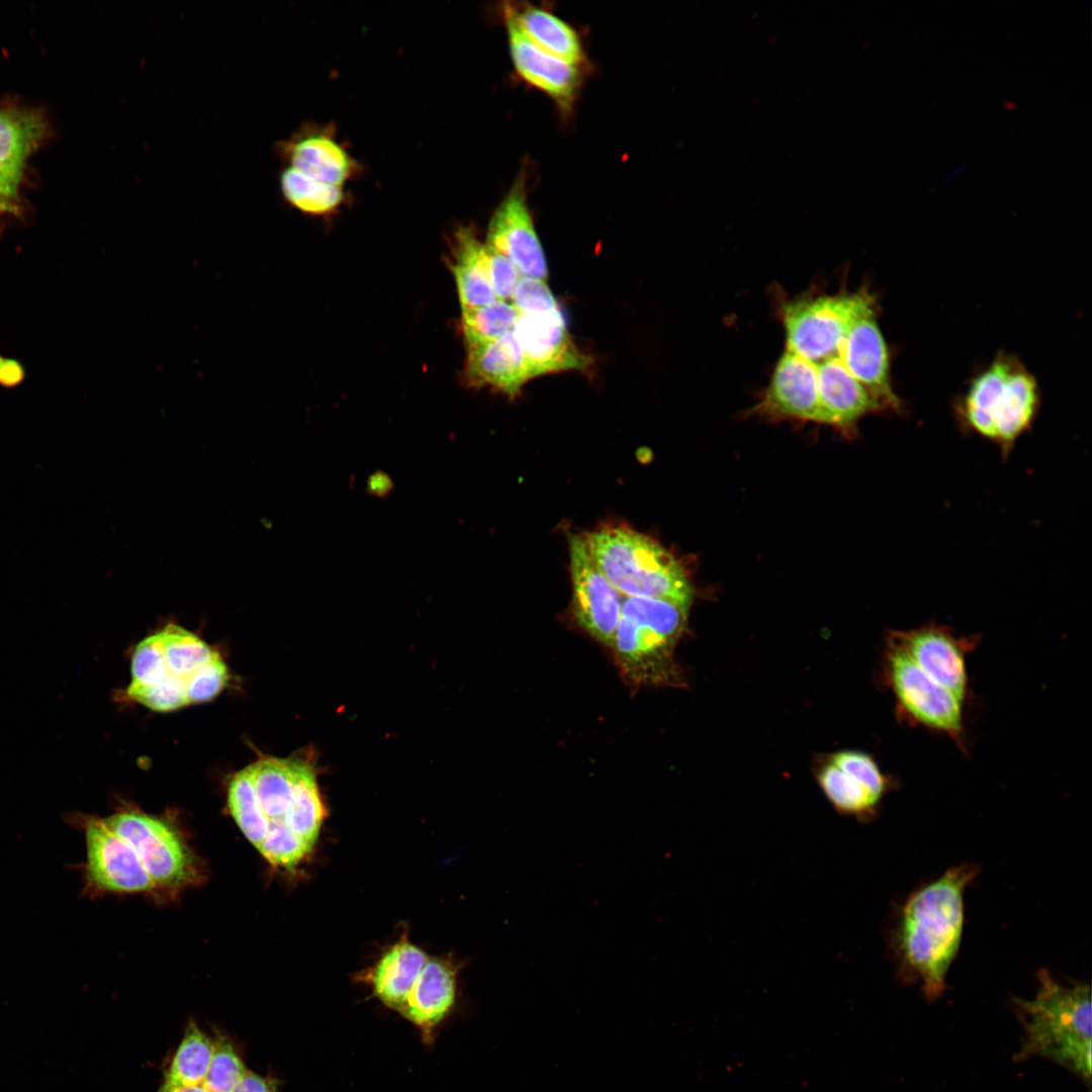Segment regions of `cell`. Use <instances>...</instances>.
I'll return each instance as SVG.
<instances>
[{
	"label": "cell",
	"instance_id": "6da1fadb",
	"mask_svg": "<svg viewBox=\"0 0 1092 1092\" xmlns=\"http://www.w3.org/2000/svg\"><path fill=\"white\" fill-rule=\"evenodd\" d=\"M228 807L259 853L288 871L312 851L325 817L314 768L301 758L267 756L239 770Z\"/></svg>",
	"mask_w": 1092,
	"mask_h": 1092
},
{
	"label": "cell",
	"instance_id": "7a4b0ae2",
	"mask_svg": "<svg viewBox=\"0 0 1092 1092\" xmlns=\"http://www.w3.org/2000/svg\"><path fill=\"white\" fill-rule=\"evenodd\" d=\"M130 671L127 698L156 712L208 702L222 692L229 680L219 653L174 623L136 645Z\"/></svg>",
	"mask_w": 1092,
	"mask_h": 1092
},
{
	"label": "cell",
	"instance_id": "3957f363",
	"mask_svg": "<svg viewBox=\"0 0 1092 1092\" xmlns=\"http://www.w3.org/2000/svg\"><path fill=\"white\" fill-rule=\"evenodd\" d=\"M976 876L971 866L952 867L916 890L904 904L896 929L902 967L914 975L929 1000L945 989V978L962 941L964 895Z\"/></svg>",
	"mask_w": 1092,
	"mask_h": 1092
},
{
	"label": "cell",
	"instance_id": "277c9868",
	"mask_svg": "<svg viewBox=\"0 0 1092 1092\" xmlns=\"http://www.w3.org/2000/svg\"><path fill=\"white\" fill-rule=\"evenodd\" d=\"M1038 982L1032 999L1015 1002L1024 1029L1016 1060L1043 1057L1089 1081L1092 1043L1089 985H1063L1045 970L1038 973Z\"/></svg>",
	"mask_w": 1092,
	"mask_h": 1092
},
{
	"label": "cell",
	"instance_id": "5b68a950",
	"mask_svg": "<svg viewBox=\"0 0 1092 1092\" xmlns=\"http://www.w3.org/2000/svg\"><path fill=\"white\" fill-rule=\"evenodd\" d=\"M1039 406L1034 376L1015 356L1001 353L971 380L954 415L964 432L993 443L1007 458L1033 426Z\"/></svg>",
	"mask_w": 1092,
	"mask_h": 1092
},
{
	"label": "cell",
	"instance_id": "8992f818",
	"mask_svg": "<svg viewBox=\"0 0 1092 1092\" xmlns=\"http://www.w3.org/2000/svg\"><path fill=\"white\" fill-rule=\"evenodd\" d=\"M689 608L661 599L624 598L612 649L623 677L633 688L681 684L674 649Z\"/></svg>",
	"mask_w": 1092,
	"mask_h": 1092
},
{
	"label": "cell",
	"instance_id": "52a82bcc",
	"mask_svg": "<svg viewBox=\"0 0 1092 1092\" xmlns=\"http://www.w3.org/2000/svg\"><path fill=\"white\" fill-rule=\"evenodd\" d=\"M584 538L598 568L624 597L691 605L694 592L684 567L650 537L613 526Z\"/></svg>",
	"mask_w": 1092,
	"mask_h": 1092
},
{
	"label": "cell",
	"instance_id": "ba28073f",
	"mask_svg": "<svg viewBox=\"0 0 1092 1092\" xmlns=\"http://www.w3.org/2000/svg\"><path fill=\"white\" fill-rule=\"evenodd\" d=\"M881 674L885 687L893 696L895 714L900 723L942 734L952 740L964 755L970 753L966 702L932 680L887 639Z\"/></svg>",
	"mask_w": 1092,
	"mask_h": 1092
},
{
	"label": "cell",
	"instance_id": "9c48e42d",
	"mask_svg": "<svg viewBox=\"0 0 1092 1092\" xmlns=\"http://www.w3.org/2000/svg\"><path fill=\"white\" fill-rule=\"evenodd\" d=\"M876 299L871 290L862 287L784 301L780 316L785 331V349L809 363L832 356L852 320Z\"/></svg>",
	"mask_w": 1092,
	"mask_h": 1092
},
{
	"label": "cell",
	"instance_id": "30bf717a",
	"mask_svg": "<svg viewBox=\"0 0 1092 1092\" xmlns=\"http://www.w3.org/2000/svg\"><path fill=\"white\" fill-rule=\"evenodd\" d=\"M100 819L128 842L155 891L180 890L197 881L195 855L172 824L131 810Z\"/></svg>",
	"mask_w": 1092,
	"mask_h": 1092
},
{
	"label": "cell",
	"instance_id": "8fae6325",
	"mask_svg": "<svg viewBox=\"0 0 1092 1092\" xmlns=\"http://www.w3.org/2000/svg\"><path fill=\"white\" fill-rule=\"evenodd\" d=\"M885 639L896 645L924 673L968 705L973 699L968 656L981 641L980 634L959 636L948 626L926 623L905 630H890Z\"/></svg>",
	"mask_w": 1092,
	"mask_h": 1092
},
{
	"label": "cell",
	"instance_id": "7c38bea8",
	"mask_svg": "<svg viewBox=\"0 0 1092 1092\" xmlns=\"http://www.w3.org/2000/svg\"><path fill=\"white\" fill-rule=\"evenodd\" d=\"M568 550L575 620L592 638L612 648L625 597L598 568L584 536L571 535Z\"/></svg>",
	"mask_w": 1092,
	"mask_h": 1092
},
{
	"label": "cell",
	"instance_id": "4fadbf2b",
	"mask_svg": "<svg viewBox=\"0 0 1092 1092\" xmlns=\"http://www.w3.org/2000/svg\"><path fill=\"white\" fill-rule=\"evenodd\" d=\"M878 314L876 299L852 320L837 354L848 372L885 411L900 413L903 403L892 385L890 352L878 323Z\"/></svg>",
	"mask_w": 1092,
	"mask_h": 1092
},
{
	"label": "cell",
	"instance_id": "5bb4252c",
	"mask_svg": "<svg viewBox=\"0 0 1092 1092\" xmlns=\"http://www.w3.org/2000/svg\"><path fill=\"white\" fill-rule=\"evenodd\" d=\"M526 181L520 173L494 210L486 244L506 256L522 276L547 281L546 258L528 207Z\"/></svg>",
	"mask_w": 1092,
	"mask_h": 1092
},
{
	"label": "cell",
	"instance_id": "9a60e30c",
	"mask_svg": "<svg viewBox=\"0 0 1092 1092\" xmlns=\"http://www.w3.org/2000/svg\"><path fill=\"white\" fill-rule=\"evenodd\" d=\"M513 331L533 378L564 371L590 372L593 360L573 342L560 308L520 313Z\"/></svg>",
	"mask_w": 1092,
	"mask_h": 1092
},
{
	"label": "cell",
	"instance_id": "2e32d148",
	"mask_svg": "<svg viewBox=\"0 0 1092 1092\" xmlns=\"http://www.w3.org/2000/svg\"><path fill=\"white\" fill-rule=\"evenodd\" d=\"M511 60L517 74L563 111L572 108L582 83L581 65L558 58L532 42L503 10Z\"/></svg>",
	"mask_w": 1092,
	"mask_h": 1092
},
{
	"label": "cell",
	"instance_id": "e0dca14e",
	"mask_svg": "<svg viewBox=\"0 0 1092 1092\" xmlns=\"http://www.w3.org/2000/svg\"><path fill=\"white\" fill-rule=\"evenodd\" d=\"M751 414L771 420L817 422L818 392L814 367L785 349Z\"/></svg>",
	"mask_w": 1092,
	"mask_h": 1092
},
{
	"label": "cell",
	"instance_id": "ac0fdd59",
	"mask_svg": "<svg viewBox=\"0 0 1092 1092\" xmlns=\"http://www.w3.org/2000/svg\"><path fill=\"white\" fill-rule=\"evenodd\" d=\"M810 364L817 376V423L831 425L850 434L856 430L857 423L863 417L885 411L848 372L837 352L822 361Z\"/></svg>",
	"mask_w": 1092,
	"mask_h": 1092
},
{
	"label": "cell",
	"instance_id": "d6986e66",
	"mask_svg": "<svg viewBox=\"0 0 1092 1092\" xmlns=\"http://www.w3.org/2000/svg\"><path fill=\"white\" fill-rule=\"evenodd\" d=\"M285 167L323 183L343 187L359 171L357 161L332 129L305 126L279 146Z\"/></svg>",
	"mask_w": 1092,
	"mask_h": 1092
},
{
	"label": "cell",
	"instance_id": "ffe728a7",
	"mask_svg": "<svg viewBox=\"0 0 1092 1092\" xmlns=\"http://www.w3.org/2000/svg\"><path fill=\"white\" fill-rule=\"evenodd\" d=\"M455 999L454 967L444 960L429 957L398 1013L419 1030L425 1043L431 1044Z\"/></svg>",
	"mask_w": 1092,
	"mask_h": 1092
},
{
	"label": "cell",
	"instance_id": "44dd1931",
	"mask_svg": "<svg viewBox=\"0 0 1092 1092\" xmlns=\"http://www.w3.org/2000/svg\"><path fill=\"white\" fill-rule=\"evenodd\" d=\"M465 377L472 386H490L510 397L517 396L533 378L513 330L468 350Z\"/></svg>",
	"mask_w": 1092,
	"mask_h": 1092
},
{
	"label": "cell",
	"instance_id": "7402d4cb",
	"mask_svg": "<svg viewBox=\"0 0 1092 1092\" xmlns=\"http://www.w3.org/2000/svg\"><path fill=\"white\" fill-rule=\"evenodd\" d=\"M42 114L32 108H0V185L18 194L28 157L47 131Z\"/></svg>",
	"mask_w": 1092,
	"mask_h": 1092
},
{
	"label": "cell",
	"instance_id": "603a6c76",
	"mask_svg": "<svg viewBox=\"0 0 1092 1092\" xmlns=\"http://www.w3.org/2000/svg\"><path fill=\"white\" fill-rule=\"evenodd\" d=\"M429 956L407 939L393 944L366 977L373 995L399 1012Z\"/></svg>",
	"mask_w": 1092,
	"mask_h": 1092
},
{
	"label": "cell",
	"instance_id": "cb8c5ba5",
	"mask_svg": "<svg viewBox=\"0 0 1092 1092\" xmlns=\"http://www.w3.org/2000/svg\"><path fill=\"white\" fill-rule=\"evenodd\" d=\"M521 31L540 49L571 63L582 65L585 60L581 39L575 29L549 10L524 4L503 7Z\"/></svg>",
	"mask_w": 1092,
	"mask_h": 1092
},
{
	"label": "cell",
	"instance_id": "d4e9b609",
	"mask_svg": "<svg viewBox=\"0 0 1092 1092\" xmlns=\"http://www.w3.org/2000/svg\"><path fill=\"white\" fill-rule=\"evenodd\" d=\"M455 243L452 269L461 309L481 307L497 300L480 259L481 243L471 228H460Z\"/></svg>",
	"mask_w": 1092,
	"mask_h": 1092
},
{
	"label": "cell",
	"instance_id": "484cf974",
	"mask_svg": "<svg viewBox=\"0 0 1092 1092\" xmlns=\"http://www.w3.org/2000/svg\"><path fill=\"white\" fill-rule=\"evenodd\" d=\"M213 1037L190 1020L168 1067L164 1082L192 1086L202 1084L213 1055Z\"/></svg>",
	"mask_w": 1092,
	"mask_h": 1092
},
{
	"label": "cell",
	"instance_id": "4316f807",
	"mask_svg": "<svg viewBox=\"0 0 1092 1092\" xmlns=\"http://www.w3.org/2000/svg\"><path fill=\"white\" fill-rule=\"evenodd\" d=\"M815 776L826 799L842 815L860 819L873 817L882 801L830 758L818 765Z\"/></svg>",
	"mask_w": 1092,
	"mask_h": 1092
},
{
	"label": "cell",
	"instance_id": "83f0119b",
	"mask_svg": "<svg viewBox=\"0 0 1092 1092\" xmlns=\"http://www.w3.org/2000/svg\"><path fill=\"white\" fill-rule=\"evenodd\" d=\"M279 181L284 199L307 214L330 213L345 199L343 187L311 179L289 167H284Z\"/></svg>",
	"mask_w": 1092,
	"mask_h": 1092
},
{
	"label": "cell",
	"instance_id": "f1b7e54d",
	"mask_svg": "<svg viewBox=\"0 0 1092 1092\" xmlns=\"http://www.w3.org/2000/svg\"><path fill=\"white\" fill-rule=\"evenodd\" d=\"M461 327L467 350L495 341L509 331L520 314L510 301L461 309Z\"/></svg>",
	"mask_w": 1092,
	"mask_h": 1092
},
{
	"label": "cell",
	"instance_id": "f546056e",
	"mask_svg": "<svg viewBox=\"0 0 1092 1092\" xmlns=\"http://www.w3.org/2000/svg\"><path fill=\"white\" fill-rule=\"evenodd\" d=\"M214 1050L202 1085L209 1092H231L242 1080L248 1069L234 1041L215 1030Z\"/></svg>",
	"mask_w": 1092,
	"mask_h": 1092
},
{
	"label": "cell",
	"instance_id": "4dcf8cb0",
	"mask_svg": "<svg viewBox=\"0 0 1092 1092\" xmlns=\"http://www.w3.org/2000/svg\"><path fill=\"white\" fill-rule=\"evenodd\" d=\"M830 759L873 795L882 800L894 786L893 779L884 774L875 758L859 750H841Z\"/></svg>",
	"mask_w": 1092,
	"mask_h": 1092
},
{
	"label": "cell",
	"instance_id": "1f68e13d",
	"mask_svg": "<svg viewBox=\"0 0 1092 1092\" xmlns=\"http://www.w3.org/2000/svg\"><path fill=\"white\" fill-rule=\"evenodd\" d=\"M480 259L496 299L510 301L522 276L516 266L486 243L480 246Z\"/></svg>",
	"mask_w": 1092,
	"mask_h": 1092
},
{
	"label": "cell",
	"instance_id": "d6a6232c",
	"mask_svg": "<svg viewBox=\"0 0 1092 1092\" xmlns=\"http://www.w3.org/2000/svg\"><path fill=\"white\" fill-rule=\"evenodd\" d=\"M511 303L520 313H544L559 309L546 281L528 276H521Z\"/></svg>",
	"mask_w": 1092,
	"mask_h": 1092
},
{
	"label": "cell",
	"instance_id": "836d02e7",
	"mask_svg": "<svg viewBox=\"0 0 1092 1092\" xmlns=\"http://www.w3.org/2000/svg\"><path fill=\"white\" fill-rule=\"evenodd\" d=\"M278 1086L276 1079L248 1070L231 1092H278Z\"/></svg>",
	"mask_w": 1092,
	"mask_h": 1092
},
{
	"label": "cell",
	"instance_id": "e575fe53",
	"mask_svg": "<svg viewBox=\"0 0 1092 1092\" xmlns=\"http://www.w3.org/2000/svg\"><path fill=\"white\" fill-rule=\"evenodd\" d=\"M24 377L25 371L20 362L0 355V385L15 387L23 381Z\"/></svg>",
	"mask_w": 1092,
	"mask_h": 1092
},
{
	"label": "cell",
	"instance_id": "d590c367",
	"mask_svg": "<svg viewBox=\"0 0 1092 1092\" xmlns=\"http://www.w3.org/2000/svg\"><path fill=\"white\" fill-rule=\"evenodd\" d=\"M18 194L0 185V214L17 212Z\"/></svg>",
	"mask_w": 1092,
	"mask_h": 1092
},
{
	"label": "cell",
	"instance_id": "8d00e7d4",
	"mask_svg": "<svg viewBox=\"0 0 1092 1092\" xmlns=\"http://www.w3.org/2000/svg\"><path fill=\"white\" fill-rule=\"evenodd\" d=\"M368 487L373 494L382 495L390 490L391 482L385 474L378 472L370 477Z\"/></svg>",
	"mask_w": 1092,
	"mask_h": 1092
},
{
	"label": "cell",
	"instance_id": "74e56055",
	"mask_svg": "<svg viewBox=\"0 0 1092 1092\" xmlns=\"http://www.w3.org/2000/svg\"><path fill=\"white\" fill-rule=\"evenodd\" d=\"M157 1092H209V1091L206 1090V1088L202 1084L192 1085V1086H184V1085H173V1084H168V1083L163 1082V1084L160 1086V1088L158 1089Z\"/></svg>",
	"mask_w": 1092,
	"mask_h": 1092
},
{
	"label": "cell",
	"instance_id": "f35d334b",
	"mask_svg": "<svg viewBox=\"0 0 1092 1092\" xmlns=\"http://www.w3.org/2000/svg\"><path fill=\"white\" fill-rule=\"evenodd\" d=\"M964 169H965L964 165H959V166H958V167H956L954 169L950 170V171H949V172H948V173L946 174V176H945V178H944V181H945V183H946V184H949V183H951V181H952V180H953V179H954L956 177H958V176H959V175H960V174H961V173H962V172L964 171Z\"/></svg>",
	"mask_w": 1092,
	"mask_h": 1092
}]
</instances>
